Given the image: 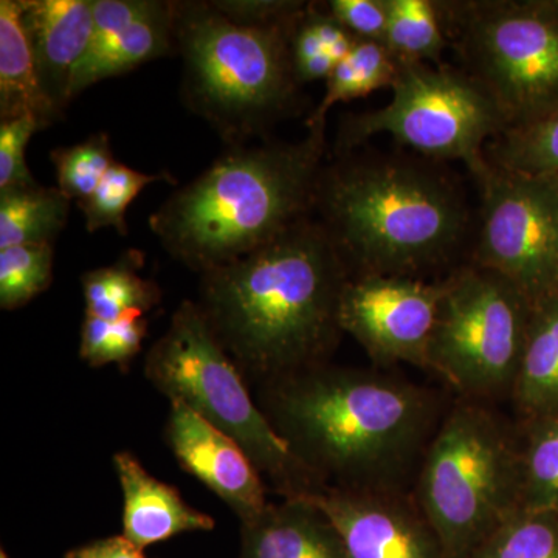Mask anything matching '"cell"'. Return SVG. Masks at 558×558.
Wrapping results in <instances>:
<instances>
[{
	"label": "cell",
	"mask_w": 558,
	"mask_h": 558,
	"mask_svg": "<svg viewBox=\"0 0 558 558\" xmlns=\"http://www.w3.org/2000/svg\"><path fill=\"white\" fill-rule=\"evenodd\" d=\"M259 407L323 488L407 492L442 421L438 396L329 363L260 387Z\"/></svg>",
	"instance_id": "1"
},
{
	"label": "cell",
	"mask_w": 558,
	"mask_h": 558,
	"mask_svg": "<svg viewBox=\"0 0 558 558\" xmlns=\"http://www.w3.org/2000/svg\"><path fill=\"white\" fill-rule=\"evenodd\" d=\"M351 277L315 216L201 274L197 306L244 379L259 387L329 363Z\"/></svg>",
	"instance_id": "2"
},
{
	"label": "cell",
	"mask_w": 558,
	"mask_h": 558,
	"mask_svg": "<svg viewBox=\"0 0 558 558\" xmlns=\"http://www.w3.org/2000/svg\"><path fill=\"white\" fill-rule=\"evenodd\" d=\"M314 215L351 277L424 278L461 266L475 236L476 209L446 163L409 154L352 150L329 156Z\"/></svg>",
	"instance_id": "3"
},
{
	"label": "cell",
	"mask_w": 558,
	"mask_h": 558,
	"mask_svg": "<svg viewBox=\"0 0 558 558\" xmlns=\"http://www.w3.org/2000/svg\"><path fill=\"white\" fill-rule=\"evenodd\" d=\"M329 154L326 126L299 142L231 146L150 215V231L199 275L242 258L314 216Z\"/></svg>",
	"instance_id": "4"
},
{
	"label": "cell",
	"mask_w": 558,
	"mask_h": 558,
	"mask_svg": "<svg viewBox=\"0 0 558 558\" xmlns=\"http://www.w3.org/2000/svg\"><path fill=\"white\" fill-rule=\"evenodd\" d=\"M299 16L277 27H247L211 0H174L180 95L229 148L270 138L277 124L303 112V86L290 57Z\"/></svg>",
	"instance_id": "5"
},
{
	"label": "cell",
	"mask_w": 558,
	"mask_h": 558,
	"mask_svg": "<svg viewBox=\"0 0 558 558\" xmlns=\"http://www.w3.org/2000/svg\"><path fill=\"white\" fill-rule=\"evenodd\" d=\"M411 497L446 558H468L523 508L520 429L486 402L459 399L429 440Z\"/></svg>",
	"instance_id": "6"
},
{
	"label": "cell",
	"mask_w": 558,
	"mask_h": 558,
	"mask_svg": "<svg viewBox=\"0 0 558 558\" xmlns=\"http://www.w3.org/2000/svg\"><path fill=\"white\" fill-rule=\"evenodd\" d=\"M145 376L170 402L183 403L233 439L282 498L323 490L271 427L196 301H183L172 314L167 332L146 355Z\"/></svg>",
	"instance_id": "7"
},
{
	"label": "cell",
	"mask_w": 558,
	"mask_h": 558,
	"mask_svg": "<svg viewBox=\"0 0 558 558\" xmlns=\"http://www.w3.org/2000/svg\"><path fill=\"white\" fill-rule=\"evenodd\" d=\"M459 65L508 128L558 109V0H438Z\"/></svg>",
	"instance_id": "8"
},
{
	"label": "cell",
	"mask_w": 558,
	"mask_h": 558,
	"mask_svg": "<svg viewBox=\"0 0 558 558\" xmlns=\"http://www.w3.org/2000/svg\"><path fill=\"white\" fill-rule=\"evenodd\" d=\"M385 108L347 113L340 120L332 156L362 148L376 135L425 159L461 161L470 178L487 167L486 148L508 130L486 90L464 70L446 64L402 62Z\"/></svg>",
	"instance_id": "9"
},
{
	"label": "cell",
	"mask_w": 558,
	"mask_h": 558,
	"mask_svg": "<svg viewBox=\"0 0 558 558\" xmlns=\"http://www.w3.org/2000/svg\"><path fill=\"white\" fill-rule=\"evenodd\" d=\"M428 371L461 398H510L534 301L497 271L461 264L442 278Z\"/></svg>",
	"instance_id": "10"
},
{
	"label": "cell",
	"mask_w": 558,
	"mask_h": 558,
	"mask_svg": "<svg viewBox=\"0 0 558 558\" xmlns=\"http://www.w3.org/2000/svg\"><path fill=\"white\" fill-rule=\"evenodd\" d=\"M478 186L469 260L497 271L532 301L558 290V190L488 163Z\"/></svg>",
	"instance_id": "11"
},
{
	"label": "cell",
	"mask_w": 558,
	"mask_h": 558,
	"mask_svg": "<svg viewBox=\"0 0 558 558\" xmlns=\"http://www.w3.org/2000/svg\"><path fill=\"white\" fill-rule=\"evenodd\" d=\"M442 289V279L354 275L341 292L340 328L376 365L428 369Z\"/></svg>",
	"instance_id": "12"
},
{
	"label": "cell",
	"mask_w": 558,
	"mask_h": 558,
	"mask_svg": "<svg viewBox=\"0 0 558 558\" xmlns=\"http://www.w3.org/2000/svg\"><path fill=\"white\" fill-rule=\"evenodd\" d=\"M303 498L325 512L349 558H446L411 492L328 487Z\"/></svg>",
	"instance_id": "13"
},
{
	"label": "cell",
	"mask_w": 558,
	"mask_h": 558,
	"mask_svg": "<svg viewBox=\"0 0 558 558\" xmlns=\"http://www.w3.org/2000/svg\"><path fill=\"white\" fill-rule=\"evenodd\" d=\"M167 444L183 470L218 495L241 521L267 508V484L244 450L226 433L180 402H170Z\"/></svg>",
	"instance_id": "14"
},
{
	"label": "cell",
	"mask_w": 558,
	"mask_h": 558,
	"mask_svg": "<svg viewBox=\"0 0 558 558\" xmlns=\"http://www.w3.org/2000/svg\"><path fill=\"white\" fill-rule=\"evenodd\" d=\"M40 84L61 112L72 101L73 75L94 35L92 0H21Z\"/></svg>",
	"instance_id": "15"
},
{
	"label": "cell",
	"mask_w": 558,
	"mask_h": 558,
	"mask_svg": "<svg viewBox=\"0 0 558 558\" xmlns=\"http://www.w3.org/2000/svg\"><path fill=\"white\" fill-rule=\"evenodd\" d=\"M240 558H349L339 532L307 498H282L241 521Z\"/></svg>",
	"instance_id": "16"
},
{
	"label": "cell",
	"mask_w": 558,
	"mask_h": 558,
	"mask_svg": "<svg viewBox=\"0 0 558 558\" xmlns=\"http://www.w3.org/2000/svg\"><path fill=\"white\" fill-rule=\"evenodd\" d=\"M123 490V535L140 549L170 539L183 532L213 531L215 520L191 508L179 492L154 478L134 454L113 457Z\"/></svg>",
	"instance_id": "17"
},
{
	"label": "cell",
	"mask_w": 558,
	"mask_h": 558,
	"mask_svg": "<svg viewBox=\"0 0 558 558\" xmlns=\"http://www.w3.org/2000/svg\"><path fill=\"white\" fill-rule=\"evenodd\" d=\"M175 53L174 0H150L149 9L130 27L81 61L73 75L70 98L73 100L102 80Z\"/></svg>",
	"instance_id": "18"
},
{
	"label": "cell",
	"mask_w": 558,
	"mask_h": 558,
	"mask_svg": "<svg viewBox=\"0 0 558 558\" xmlns=\"http://www.w3.org/2000/svg\"><path fill=\"white\" fill-rule=\"evenodd\" d=\"M31 117L40 130L64 119L40 84L21 0H0V121Z\"/></svg>",
	"instance_id": "19"
},
{
	"label": "cell",
	"mask_w": 558,
	"mask_h": 558,
	"mask_svg": "<svg viewBox=\"0 0 558 558\" xmlns=\"http://www.w3.org/2000/svg\"><path fill=\"white\" fill-rule=\"evenodd\" d=\"M510 400L520 424L558 414V290L532 306Z\"/></svg>",
	"instance_id": "20"
},
{
	"label": "cell",
	"mask_w": 558,
	"mask_h": 558,
	"mask_svg": "<svg viewBox=\"0 0 558 558\" xmlns=\"http://www.w3.org/2000/svg\"><path fill=\"white\" fill-rule=\"evenodd\" d=\"M143 260L142 252L130 250L112 266L86 271L81 277L86 315L116 322L128 314L145 315L156 307L161 290L156 282L140 277Z\"/></svg>",
	"instance_id": "21"
},
{
	"label": "cell",
	"mask_w": 558,
	"mask_h": 558,
	"mask_svg": "<svg viewBox=\"0 0 558 558\" xmlns=\"http://www.w3.org/2000/svg\"><path fill=\"white\" fill-rule=\"evenodd\" d=\"M69 213L70 199L58 186L0 191V250L53 244Z\"/></svg>",
	"instance_id": "22"
},
{
	"label": "cell",
	"mask_w": 558,
	"mask_h": 558,
	"mask_svg": "<svg viewBox=\"0 0 558 558\" xmlns=\"http://www.w3.org/2000/svg\"><path fill=\"white\" fill-rule=\"evenodd\" d=\"M399 70L400 61L384 43L359 39L351 53L326 80L325 95L307 117V130L326 126V117L337 102L359 100L373 92L391 89Z\"/></svg>",
	"instance_id": "23"
},
{
	"label": "cell",
	"mask_w": 558,
	"mask_h": 558,
	"mask_svg": "<svg viewBox=\"0 0 558 558\" xmlns=\"http://www.w3.org/2000/svg\"><path fill=\"white\" fill-rule=\"evenodd\" d=\"M357 40L323 2H307L290 35V57L301 86L328 80Z\"/></svg>",
	"instance_id": "24"
},
{
	"label": "cell",
	"mask_w": 558,
	"mask_h": 558,
	"mask_svg": "<svg viewBox=\"0 0 558 558\" xmlns=\"http://www.w3.org/2000/svg\"><path fill=\"white\" fill-rule=\"evenodd\" d=\"M486 159L499 170L517 172L558 190V109L501 132L488 143Z\"/></svg>",
	"instance_id": "25"
},
{
	"label": "cell",
	"mask_w": 558,
	"mask_h": 558,
	"mask_svg": "<svg viewBox=\"0 0 558 558\" xmlns=\"http://www.w3.org/2000/svg\"><path fill=\"white\" fill-rule=\"evenodd\" d=\"M387 35L384 44L402 62L444 64L449 49L438 0H385Z\"/></svg>",
	"instance_id": "26"
},
{
	"label": "cell",
	"mask_w": 558,
	"mask_h": 558,
	"mask_svg": "<svg viewBox=\"0 0 558 558\" xmlns=\"http://www.w3.org/2000/svg\"><path fill=\"white\" fill-rule=\"evenodd\" d=\"M521 506L558 512V414L520 424Z\"/></svg>",
	"instance_id": "27"
},
{
	"label": "cell",
	"mask_w": 558,
	"mask_h": 558,
	"mask_svg": "<svg viewBox=\"0 0 558 558\" xmlns=\"http://www.w3.org/2000/svg\"><path fill=\"white\" fill-rule=\"evenodd\" d=\"M468 558H558V512H513Z\"/></svg>",
	"instance_id": "28"
},
{
	"label": "cell",
	"mask_w": 558,
	"mask_h": 558,
	"mask_svg": "<svg viewBox=\"0 0 558 558\" xmlns=\"http://www.w3.org/2000/svg\"><path fill=\"white\" fill-rule=\"evenodd\" d=\"M175 183L170 172L150 175L138 172L117 161L100 185L87 199L76 202L80 211L86 218V229L89 233L112 227L121 236H128L126 209L145 186L154 182Z\"/></svg>",
	"instance_id": "29"
},
{
	"label": "cell",
	"mask_w": 558,
	"mask_h": 558,
	"mask_svg": "<svg viewBox=\"0 0 558 558\" xmlns=\"http://www.w3.org/2000/svg\"><path fill=\"white\" fill-rule=\"evenodd\" d=\"M53 244L0 250V307L14 311L46 292L53 281Z\"/></svg>",
	"instance_id": "30"
},
{
	"label": "cell",
	"mask_w": 558,
	"mask_h": 558,
	"mask_svg": "<svg viewBox=\"0 0 558 558\" xmlns=\"http://www.w3.org/2000/svg\"><path fill=\"white\" fill-rule=\"evenodd\" d=\"M148 336V322L143 314H128L116 322L86 315L81 326L80 355L92 368L119 365L126 368L142 351Z\"/></svg>",
	"instance_id": "31"
},
{
	"label": "cell",
	"mask_w": 558,
	"mask_h": 558,
	"mask_svg": "<svg viewBox=\"0 0 558 558\" xmlns=\"http://www.w3.org/2000/svg\"><path fill=\"white\" fill-rule=\"evenodd\" d=\"M50 159L57 170L58 189L76 202L87 199L117 163L106 132L92 134L78 145L53 149Z\"/></svg>",
	"instance_id": "32"
},
{
	"label": "cell",
	"mask_w": 558,
	"mask_h": 558,
	"mask_svg": "<svg viewBox=\"0 0 558 558\" xmlns=\"http://www.w3.org/2000/svg\"><path fill=\"white\" fill-rule=\"evenodd\" d=\"M39 131L38 121L31 117L0 121V191L39 185L25 161V148Z\"/></svg>",
	"instance_id": "33"
},
{
	"label": "cell",
	"mask_w": 558,
	"mask_h": 558,
	"mask_svg": "<svg viewBox=\"0 0 558 558\" xmlns=\"http://www.w3.org/2000/svg\"><path fill=\"white\" fill-rule=\"evenodd\" d=\"M230 21L247 27L289 24L303 11V0H211Z\"/></svg>",
	"instance_id": "34"
},
{
	"label": "cell",
	"mask_w": 558,
	"mask_h": 558,
	"mask_svg": "<svg viewBox=\"0 0 558 558\" xmlns=\"http://www.w3.org/2000/svg\"><path fill=\"white\" fill-rule=\"evenodd\" d=\"M323 7L355 38L384 43L388 22L385 0H329Z\"/></svg>",
	"instance_id": "35"
},
{
	"label": "cell",
	"mask_w": 558,
	"mask_h": 558,
	"mask_svg": "<svg viewBox=\"0 0 558 558\" xmlns=\"http://www.w3.org/2000/svg\"><path fill=\"white\" fill-rule=\"evenodd\" d=\"M149 5L150 0H92L94 35L86 58L100 51L110 39L130 27Z\"/></svg>",
	"instance_id": "36"
},
{
	"label": "cell",
	"mask_w": 558,
	"mask_h": 558,
	"mask_svg": "<svg viewBox=\"0 0 558 558\" xmlns=\"http://www.w3.org/2000/svg\"><path fill=\"white\" fill-rule=\"evenodd\" d=\"M65 558H146L143 550L137 548L134 543L124 537L97 539L89 545L80 546V548L69 550Z\"/></svg>",
	"instance_id": "37"
},
{
	"label": "cell",
	"mask_w": 558,
	"mask_h": 558,
	"mask_svg": "<svg viewBox=\"0 0 558 558\" xmlns=\"http://www.w3.org/2000/svg\"><path fill=\"white\" fill-rule=\"evenodd\" d=\"M0 558H9V556L5 554V550L2 549V553H0Z\"/></svg>",
	"instance_id": "38"
}]
</instances>
